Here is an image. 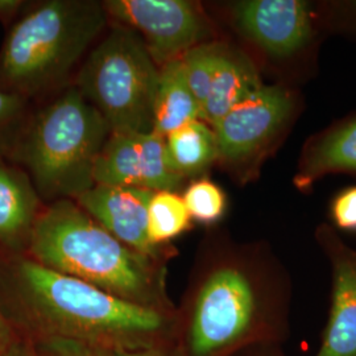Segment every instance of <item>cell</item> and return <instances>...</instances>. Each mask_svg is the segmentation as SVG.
Instances as JSON below:
<instances>
[{"instance_id":"1","label":"cell","mask_w":356,"mask_h":356,"mask_svg":"<svg viewBox=\"0 0 356 356\" xmlns=\"http://www.w3.org/2000/svg\"><path fill=\"white\" fill-rule=\"evenodd\" d=\"M0 256V312L26 339L58 337L106 350L170 344L173 312L138 305L41 266L24 252Z\"/></svg>"},{"instance_id":"2","label":"cell","mask_w":356,"mask_h":356,"mask_svg":"<svg viewBox=\"0 0 356 356\" xmlns=\"http://www.w3.org/2000/svg\"><path fill=\"white\" fill-rule=\"evenodd\" d=\"M293 284L266 244L216 247L191 291L182 322V356H235L291 335Z\"/></svg>"},{"instance_id":"3","label":"cell","mask_w":356,"mask_h":356,"mask_svg":"<svg viewBox=\"0 0 356 356\" xmlns=\"http://www.w3.org/2000/svg\"><path fill=\"white\" fill-rule=\"evenodd\" d=\"M24 254L129 302L173 312L160 260L118 241L73 200L41 210Z\"/></svg>"},{"instance_id":"4","label":"cell","mask_w":356,"mask_h":356,"mask_svg":"<svg viewBox=\"0 0 356 356\" xmlns=\"http://www.w3.org/2000/svg\"><path fill=\"white\" fill-rule=\"evenodd\" d=\"M107 22L103 1L29 3L0 47V90L31 101L61 86Z\"/></svg>"},{"instance_id":"5","label":"cell","mask_w":356,"mask_h":356,"mask_svg":"<svg viewBox=\"0 0 356 356\" xmlns=\"http://www.w3.org/2000/svg\"><path fill=\"white\" fill-rule=\"evenodd\" d=\"M110 135L101 113L72 86L32 114L13 164L26 168L40 198L74 201L95 185V163Z\"/></svg>"},{"instance_id":"6","label":"cell","mask_w":356,"mask_h":356,"mask_svg":"<svg viewBox=\"0 0 356 356\" xmlns=\"http://www.w3.org/2000/svg\"><path fill=\"white\" fill-rule=\"evenodd\" d=\"M160 67L143 38L116 26L91 51L76 88L104 118L111 134L151 132Z\"/></svg>"},{"instance_id":"7","label":"cell","mask_w":356,"mask_h":356,"mask_svg":"<svg viewBox=\"0 0 356 356\" xmlns=\"http://www.w3.org/2000/svg\"><path fill=\"white\" fill-rule=\"evenodd\" d=\"M301 110L298 92L263 85L234 106L216 126L218 163L245 182L256 177L293 127Z\"/></svg>"},{"instance_id":"8","label":"cell","mask_w":356,"mask_h":356,"mask_svg":"<svg viewBox=\"0 0 356 356\" xmlns=\"http://www.w3.org/2000/svg\"><path fill=\"white\" fill-rule=\"evenodd\" d=\"M118 26L135 31L159 67L214 40V26L201 4L189 0H106Z\"/></svg>"},{"instance_id":"9","label":"cell","mask_w":356,"mask_h":356,"mask_svg":"<svg viewBox=\"0 0 356 356\" xmlns=\"http://www.w3.org/2000/svg\"><path fill=\"white\" fill-rule=\"evenodd\" d=\"M181 61L188 86L200 106L201 120L210 127L264 85L251 57L223 41L201 44Z\"/></svg>"},{"instance_id":"10","label":"cell","mask_w":356,"mask_h":356,"mask_svg":"<svg viewBox=\"0 0 356 356\" xmlns=\"http://www.w3.org/2000/svg\"><path fill=\"white\" fill-rule=\"evenodd\" d=\"M235 31L266 57L291 61L316 36L312 7L301 0H242L229 6Z\"/></svg>"},{"instance_id":"11","label":"cell","mask_w":356,"mask_h":356,"mask_svg":"<svg viewBox=\"0 0 356 356\" xmlns=\"http://www.w3.org/2000/svg\"><path fill=\"white\" fill-rule=\"evenodd\" d=\"M184 179L170 166L165 139L153 131L111 134L94 168L95 185L175 191Z\"/></svg>"},{"instance_id":"12","label":"cell","mask_w":356,"mask_h":356,"mask_svg":"<svg viewBox=\"0 0 356 356\" xmlns=\"http://www.w3.org/2000/svg\"><path fill=\"white\" fill-rule=\"evenodd\" d=\"M316 242L330 264L331 296L314 356H356V250L329 225L317 227Z\"/></svg>"},{"instance_id":"13","label":"cell","mask_w":356,"mask_h":356,"mask_svg":"<svg viewBox=\"0 0 356 356\" xmlns=\"http://www.w3.org/2000/svg\"><path fill=\"white\" fill-rule=\"evenodd\" d=\"M153 191L131 186L94 185L76 197V204L129 248L161 260V248L148 239V204Z\"/></svg>"},{"instance_id":"14","label":"cell","mask_w":356,"mask_h":356,"mask_svg":"<svg viewBox=\"0 0 356 356\" xmlns=\"http://www.w3.org/2000/svg\"><path fill=\"white\" fill-rule=\"evenodd\" d=\"M40 197L24 169L0 161V248L26 252L31 231L41 213Z\"/></svg>"},{"instance_id":"15","label":"cell","mask_w":356,"mask_h":356,"mask_svg":"<svg viewBox=\"0 0 356 356\" xmlns=\"http://www.w3.org/2000/svg\"><path fill=\"white\" fill-rule=\"evenodd\" d=\"M339 173L356 176V116L306 141L293 184L307 191L321 178Z\"/></svg>"},{"instance_id":"16","label":"cell","mask_w":356,"mask_h":356,"mask_svg":"<svg viewBox=\"0 0 356 356\" xmlns=\"http://www.w3.org/2000/svg\"><path fill=\"white\" fill-rule=\"evenodd\" d=\"M194 120H201V111L188 86L179 58L160 67L153 101L152 131L165 139Z\"/></svg>"},{"instance_id":"17","label":"cell","mask_w":356,"mask_h":356,"mask_svg":"<svg viewBox=\"0 0 356 356\" xmlns=\"http://www.w3.org/2000/svg\"><path fill=\"white\" fill-rule=\"evenodd\" d=\"M166 154L170 166L182 178L204 173L218 163V147L213 127L194 120L165 138Z\"/></svg>"},{"instance_id":"18","label":"cell","mask_w":356,"mask_h":356,"mask_svg":"<svg viewBox=\"0 0 356 356\" xmlns=\"http://www.w3.org/2000/svg\"><path fill=\"white\" fill-rule=\"evenodd\" d=\"M191 216L182 195L173 191H153L148 204L147 232L153 245L161 248L191 229Z\"/></svg>"},{"instance_id":"19","label":"cell","mask_w":356,"mask_h":356,"mask_svg":"<svg viewBox=\"0 0 356 356\" xmlns=\"http://www.w3.org/2000/svg\"><path fill=\"white\" fill-rule=\"evenodd\" d=\"M31 116L28 99L0 90V161L13 163Z\"/></svg>"},{"instance_id":"20","label":"cell","mask_w":356,"mask_h":356,"mask_svg":"<svg viewBox=\"0 0 356 356\" xmlns=\"http://www.w3.org/2000/svg\"><path fill=\"white\" fill-rule=\"evenodd\" d=\"M182 200L191 219L204 225L216 223L227 209L225 191L209 178H198L191 182L184 191Z\"/></svg>"},{"instance_id":"21","label":"cell","mask_w":356,"mask_h":356,"mask_svg":"<svg viewBox=\"0 0 356 356\" xmlns=\"http://www.w3.org/2000/svg\"><path fill=\"white\" fill-rule=\"evenodd\" d=\"M38 356H102L101 348L58 337L28 339Z\"/></svg>"},{"instance_id":"22","label":"cell","mask_w":356,"mask_h":356,"mask_svg":"<svg viewBox=\"0 0 356 356\" xmlns=\"http://www.w3.org/2000/svg\"><path fill=\"white\" fill-rule=\"evenodd\" d=\"M330 211L337 229L356 231V186L341 191L334 198Z\"/></svg>"},{"instance_id":"23","label":"cell","mask_w":356,"mask_h":356,"mask_svg":"<svg viewBox=\"0 0 356 356\" xmlns=\"http://www.w3.org/2000/svg\"><path fill=\"white\" fill-rule=\"evenodd\" d=\"M102 356H182L181 350L175 348L172 344H161L147 348H136V350H106L101 348Z\"/></svg>"},{"instance_id":"24","label":"cell","mask_w":356,"mask_h":356,"mask_svg":"<svg viewBox=\"0 0 356 356\" xmlns=\"http://www.w3.org/2000/svg\"><path fill=\"white\" fill-rule=\"evenodd\" d=\"M28 6L29 1L26 0H0V23L10 28L26 11Z\"/></svg>"},{"instance_id":"25","label":"cell","mask_w":356,"mask_h":356,"mask_svg":"<svg viewBox=\"0 0 356 356\" xmlns=\"http://www.w3.org/2000/svg\"><path fill=\"white\" fill-rule=\"evenodd\" d=\"M235 356H288L281 344H259L244 350Z\"/></svg>"},{"instance_id":"26","label":"cell","mask_w":356,"mask_h":356,"mask_svg":"<svg viewBox=\"0 0 356 356\" xmlns=\"http://www.w3.org/2000/svg\"><path fill=\"white\" fill-rule=\"evenodd\" d=\"M0 356H38V353L35 351L32 343L23 338L19 337L4 353H1Z\"/></svg>"},{"instance_id":"27","label":"cell","mask_w":356,"mask_h":356,"mask_svg":"<svg viewBox=\"0 0 356 356\" xmlns=\"http://www.w3.org/2000/svg\"><path fill=\"white\" fill-rule=\"evenodd\" d=\"M17 338L19 335L15 332L8 321L4 318L0 312V354L4 353Z\"/></svg>"},{"instance_id":"28","label":"cell","mask_w":356,"mask_h":356,"mask_svg":"<svg viewBox=\"0 0 356 356\" xmlns=\"http://www.w3.org/2000/svg\"><path fill=\"white\" fill-rule=\"evenodd\" d=\"M346 6H347V8H350V10L353 11V15L356 16V1H353V3H346Z\"/></svg>"}]
</instances>
